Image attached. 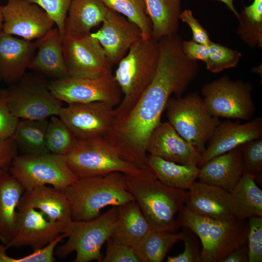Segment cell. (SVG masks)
Masks as SVG:
<instances>
[{"label": "cell", "mask_w": 262, "mask_h": 262, "mask_svg": "<svg viewBox=\"0 0 262 262\" xmlns=\"http://www.w3.org/2000/svg\"><path fill=\"white\" fill-rule=\"evenodd\" d=\"M24 191L22 185L8 171L0 177V241L6 246L16 234L17 210Z\"/></svg>", "instance_id": "25"}, {"label": "cell", "mask_w": 262, "mask_h": 262, "mask_svg": "<svg viewBox=\"0 0 262 262\" xmlns=\"http://www.w3.org/2000/svg\"><path fill=\"white\" fill-rule=\"evenodd\" d=\"M118 214L117 207L112 206L105 213L87 221L72 220L66 225L63 233L67 238L54 251L59 259H64L73 252L75 262H101V249L111 237Z\"/></svg>", "instance_id": "7"}, {"label": "cell", "mask_w": 262, "mask_h": 262, "mask_svg": "<svg viewBox=\"0 0 262 262\" xmlns=\"http://www.w3.org/2000/svg\"><path fill=\"white\" fill-rule=\"evenodd\" d=\"M18 220L16 234L6 246H31L40 249L55 239L65 225L50 221L40 211L33 208L18 207Z\"/></svg>", "instance_id": "17"}, {"label": "cell", "mask_w": 262, "mask_h": 262, "mask_svg": "<svg viewBox=\"0 0 262 262\" xmlns=\"http://www.w3.org/2000/svg\"><path fill=\"white\" fill-rule=\"evenodd\" d=\"M35 42L19 38L0 31V76L7 82L20 81L33 60Z\"/></svg>", "instance_id": "20"}, {"label": "cell", "mask_w": 262, "mask_h": 262, "mask_svg": "<svg viewBox=\"0 0 262 262\" xmlns=\"http://www.w3.org/2000/svg\"><path fill=\"white\" fill-rule=\"evenodd\" d=\"M248 248L246 244L229 253L222 262H248Z\"/></svg>", "instance_id": "47"}, {"label": "cell", "mask_w": 262, "mask_h": 262, "mask_svg": "<svg viewBox=\"0 0 262 262\" xmlns=\"http://www.w3.org/2000/svg\"><path fill=\"white\" fill-rule=\"evenodd\" d=\"M124 176L127 189L151 230L176 232L180 228L176 216L185 204L187 191L164 184L147 166L137 175Z\"/></svg>", "instance_id": "2"}, {"label": "cell", "mask_w": 262, "mask_h": 262, "mask_svg": "<svg viewBox=\"0 0 262 262\" xmlns=\"http://www.w3.org/2000/svg\"><path fill=\"white\" fill-rule=\"evenodd\" d=\"M185 244L182 253L176 256L167 257V262H202L201 254L196 240L186 231L182 240Z\"/></svg>", "instance_id": "42"}, {"label": "cell", "mask_w": 262, "mask_h": 262, "mask_svg": "<svg viewBox=\"0 0 262 262\" xmlns=\"http://www.w3.org/2000/svg\"><path fill=\"white\" fill-rule=\"evenodd\" d=\"M8 170V169L0 168V177Z\"/></svg>", "instance_id": "50"}, {"label": "cell", "mask_w": 262, "mask_h": 262, "mask_svg": "<svg viewBox=\"0 0 262 262\" xmlns=\"http://www.w3.org/2000/svg\"><path fill=\"white\" fill-rule=\"evenodd\" d=\"M248 262H262V216L248 218Z\"/></svg>", "instance_id": "38"}, {"label": "cell", "mask_w": 262, "mask_h": 262, "mask_svg": "<svg viewBox=\"0 0 262 262\" xmlns=\"http://www.w3.org/2000/svg\"><path fill=\"white\" fill-rule=\"evenodd\" d=\"M108 9L101 0H72L64 34L90 33L92 28L102 23Z\"/></svg>", "instance_id": "28"}, {"label": "cell", "mask_w": 262, "mask_h": 262, "mask_svg": "<svg viewBox=\"0 0 262 262\" xmlns=\"http://www.w3.org/2000/svg\"><path fill=\"white\" fill-rule=\"evenodd\" d=\"M35 42L37 51L29 68L53 79L69 76L63 55V36L58 28H53Z\"/></svg>", "instance_id": "24"}, {"label": "cell", "mask_w": 262, "mask_h": 262, "mask_svg": "<svg viewBox=\"0 0 262 262\" xmlns=\"http://www.w3.org/2000/svg\"><path fill=\"white\" fill-rule=\"evenodd\" d=\"M100 28L94 33L110 62L118 64L130 49L142 38L139 27L124 16L108 9Z\"/></svg>", "instance_id": "16"}, {"label": "cell", "mask_w": 262, "mask_h": 262, "mask_svg": "<svg viewBox=\"0 0 262 262\" xmlns=\"http://www.w3.org/2000/svg\"><path fill=\"white\" fill-rule=\"evenodd\" d=\"M49 120H19L12 136L23 154L49 152L46 145V131Z\"/></svg>", "instance_id": "31"}, {"label": "cell", "mask_w": 262, "mask_h": 262, "mask_svg": "<svg viewBox=\"0 0 262 262\" xmlns=\"http://www.w3.org/2000/svg\"><path fill=\"white\" fill-rule=\"evenodd\" d=\"M63 49L69 76L97 78L112 73L113 65L91 33L64 34Z\"/></svg>", "instance_id": "11"}, {"label": "cell", "mask_w": 262, "mask_h": 262, "mask_svg": "<svg viewBox=\"0 0 262 262\" xmlns=\"http://www.w3.org/2000/svg\"><path fill=\"white\" fill-rule=\"evenodd\" d=\"M110 10L123 15L136 25L144 39H151L152 25L146 12L144 0H101Z\"/></svg>", "instance_id": "33"}, {"label": "cell", "mask_w": 262, "mask_h": 262, "mask_svg": "<svg viewBox=\"0 0 262 262\" xmlns=\"http://www.w3.org/2000/svg\"><path fill=\"white\" fill-rule=\"evenodd\" d=\"M8 103L19 119L42 120L58 116L63 107L62 101L49 91L48 82L25 76L8 91Z\"/></svg>", "instance_id": "13"}, {"label": "cell", "mask_w": 262, "mask_h": 262, "mask_svg": "<svg viewBox=\"0 0 262 262\" xmlns=\"http://www.w3.org/2000/svg\"><path fill=\"white\" fill-rule=\"evenodd\" d=\"M3 22L2 6L0 5V31L2 30Z\"/></svg>", "instance_id": "49"}, {"label": "cell", "mask_w": 262, "mask_h": 262, "mask_svg": "<svg viewBox=\"0 0 262 262\" xmlns=\"http://www.w3.org/2000/svg\"><path fill=\"white\" fill-rule=\"evenodd\" d=\"M63 191L74 221L93 219L107 206H118L135 200L127 189L124 174L119 172L78 178Z\"/></svg>", "instance_id": "3"}, {"label": "cell", "mask_w": 262, "mask_h": 262, "mask_svg": "<svg viewBox=\"0 0 262 262\" xmlns=\"http://www.w3.org/2000/svg\"><path fill=\"white\" fill-rule=\"evenodd\" d=\"M18 147L13 137L0 141V168L8 169L17 155Z\"/></svg>", "instance_id": "45"}, {"label": "cell", "mask_w": 262, "mask_h": 262, "mask_svg": "<svg viewBox=\"0 0 262 262\" xmlns=\"http://www.w3.org/2000/svg\"><path fill=\"white\" fill-rule=\"evenodd\" d=\"M147 152L184 165H198L201 153L176 131L168 122H161L151 133Z\"/></svg>", "instance_id": "19"}, {"label": "cell", "mask_w": 262, "mask_h": 262, "mask_svg": "<svg viewBox=\"0 0 262 262\" xmlns=\"http://www.w3.org/2000/svg\"><path fill=\"white\" fill-rule=\"evenodd\" d=\"M117 207V219L111 238L135 249L151 230L150 227L135 200Z\"/></svg>", "instance_id": "26"}, {"label": "cell", "mask_w": 262, "mask_h": 262, "mask_svg": "<svg viewBox=\"0 0 262 262\" xmlns=\"http://www.w3.org/2000/svg\"><path fill=\"white\" fill-rule=\"evenodd\" d=\"M253 88L250 82L224 75L205 84L201 93L213 116L248 121L256 111L251 96Z\"/></svg>", "instance_id": "10"}, {"label": "cell", "mask_w": 262, "mask_h": 262, "mask_svg": "<svg viewBox=\"0 0 262 262\" xmlns=\"http://www.w3.org/2000/svg\"><path fill=\"white\" fill-rule=\"evenodd\" d=\"M178 34L158 42L159 59L155 75L130 113L116 122L106 136L119 149L122 158L138 167L146 166V147L172 94L180 97L196 78L197 61L189 59Z\"/></svg>", "instance_id": "1"}, {"label": "cell", "mask_w": 262, "mask_h": 262, "mask_svg": "<svg viewBox=\"0 0 262 262\" xmlns=\"http://www.w3.org/2000/svg\"><path fill=\"white\" fill-rule=\"evenodd\" d=\"M2 13V30L29 41L42 37L55 24L42 8L27 0H7Z\"/></svg>", "instance_id": "15"}, {"label": "cell", "mask_w": 262, "mask_h": 262, "mask_svg": "<svg viewBox=\"0 0 262 262\" xmlns=\"http://www.w3.org/2000/svg\"><path fill=\"white\" fill-rule=\"evenodd\" d=\"M53 95L67 104L103 101L114 107L121 102L122 92L112 73L97 78L68 76L48 82Z\"/></svg>", "instance_id": "12"}, {"label": "cell", "mask_w": 262, "mask_h": 262, "mask_svg": "<svg viewBox=\"0 0 262 262\" xmlns=\"http://www.w3.org/2000/svg\"><path fill=\"white\" fill-rule=\"evenodd\" d=\"M219 1H220L224 3H225L226 6L228 7V8L234 14V15L237 17L238 18L239 16V13L238 12V11L236 10L235 8L234 7L233 2L234 0H217Z\"/></svg>", "instance_id": "48"}, {"label": "cell", "mask_w": 262, "mask_h": 262, "mask_svg": "<svg viewBox=\"0 0 262 262\" xmlns=\"http://www.w3.org/2000/svg\"><path fill=\"white\" fill-rule=\"evenodd\" d=\"M181 46L185 56L190 60L197 61H207L209 55V45L197 43L191 40H182Z\"/></svg>", "instance_id": "44"}, {"label": "cell", "mask_w": 262, "mask_h": 262, "mask_svg": "<svg viewBox=\"0 0 262 262\" xmlns=\"http://www.w3.org/2000/svg\"><path fill=\"white\" fill-rule=\"evenodd\" d=\"M240 147L242 156L243 173L254 176L255 181L261 183L262 138L247 141Z\"/></svg>", "instance_id": "36"}, {"label": "cell", "mask_w": 262, "mask_h": 262, "mask_svg": "<svg viewBox=\"0 0 262 262\" xmlns=\"http://www.w3.org/2000/svg\"><path fill=\"white\" fill-rule=\"evenodd\" d=\"M188 190L185 204L193 212L219 220L233 218L228 191L200 181H195Z\"/></svg>", "instance_id": "21"}, {"label": "cell", "mask_w": 262, "mask_h": 262, "mask_svg": "<svg viewBox=\"0 0 262 262\" xmlns=\"http://www.w3.org/2000/svg\"><path fill=\"white\" fill-rule=\"evenodd\" d=\"M262 138V118L258 117L245 123L227 120L216 126L201 153L197 165L201 167L213 157L240 147L245 143Z\"/></svg>", "instance_id": "18"}, {"label": "cell", "mask_w": 262, "mask_h": 262, "mask_svg": "<svg viewBox=\"0 0 262 262\" xmlns=\"http://www.w3.org/2000/svg\"><path fill=\"white\" fill-rule=\"evenodd\" d=\"M146 164L164 184L185 190L196 181L199 171L197 165L180 164L150 154L147 156Z\"/></svg>", "instance_id": "30"}, {"label": "cell", "mask_w": 262, "mask_h": 262, "mask_svg": "<svg viewBox=\"0 0 262 262\" xmlns=\"http://www.w3.org/2000/svg\"><path fill=\"white\" fill-rule=\"evenodd\" d=\"M115 108L103 101L72 103L62 107L58 116L77 139L106 136L115 122Z\"/></svg>", "instance_id": "14"}, {"label": "cell", "mask_w": 262, "mask_h": 262, "mask_svg": "<svg viewBox=\"0 0 262 262\" xmlns=\"http://www.w3.org/2000/svg\"><path fill=\"white\" fill-rule=\"evenodd\" d=\"M1 81H2V79H1V78L0 76V82H1Z\"/></svg>", "instance_id": "51"}, {"label": "cell", "mask_w": 262, "mask_h": 262, "mask_svg": "<svg viewBox=\"0 0 262 262\" xmlns=\"http://www.w3.org/2000/svg\"><path fill=\"white\" fill-rule=\"evenodd\" d=\"M184 231L180 233L151 230L134 249L141 262H162L173 246L182 240Z\"/></svg>", "instance_id": "32"}, {"label": "cell", "mask_w": 262, "mask_h": 262, "mask_svg": "<svg viewBox=\"0 0 262 262\" xmlns=\"http://www.w3.org/2000/svg\"><path fill=\"white\" fill-rule=\"evenodd\" d=\"M106 253L101 262H141L134 249L111 237L106 241Z\"/></svg>", "instance_id": "40"}, {"label": "cell", "mask_w": 262, "mask_h": 262, "mask_svg": "<svg viewBox=\"0 0 262 262\" xmlns=\"http://www.w3.org/2000/svg\"><path fill=\"white\" fill-rule=\"evenodd\" d=\"M77 138L58 116H51L46 131V145L49 152L66 155Z\"/></svg>", "instance_id": "34"}, {"label": "cell", "mask_w": 262, "mask_h": 262, "mask_svg": "<svg viewBox=\"0 0 262 262\" xmlns=\"http://www.w3.org/2000/svg\"><path fill=\"white\" fill-rule=\"evenodd\" d=\"M243 174L240 147L215 156L199 168V181L221 187L230 192Z\"/></svg>", "instance_id": "22"}, {"label": "cell", "mask_w": 262, "mask_h": 262, "mask_svg": "<svg viewBox=\"0 0 262 262\" xmlns=\"http://www.w3.org/2000/svg\"><path fill=\"white\" fill-rule=\"evenodd\" d=\"M20 119L11 111L8 103V91H0V141L13 136Z\"/></svg>", "instance_id": "41"}, {"label": "cell", "mask_w": 262, "mask_h": 262, "mask_svg": "<svg viewBox=\"0 0 262 262\" xmlns=\"http://www.w3.org/2000/svg\"><path fill=\"white\" fill-rule=\"evenodd\" d=\"M18 207L41 212L50 221L66 225L71 217L70 205L64 191L48 185L25 191Z\"/></svg>", "instance_id": "23"}, {"label": "cell", "mask_w": 262, "mask_h": 262, "mask_svg": "<svg viewBox=\"0 0 262 262\" xmlns=\"http://www.w3.org/2000/svg\"><path fill=\"white\" fill-rule=\"evenodd\" d=\"M146 12L152 25L151 39L177 33L181 12L180 0H144Z\"/></svg>", "instance_id": "29"}, {"label": "cell", "mask_w": 262, "mask_h": 262, "mask_svg": "<svg viewBox=\"0 0 262 262\" xmlns=\"http://www.w3.org/2000/svg\"><path fill=\"white\" fill-rule=\"evenodd\" d=\"M159 54L158 41L141 38L118 63L114 77L124 96L115 108V123L130 113L151 82Z\"/></svg>", "instance_id": "5"}, {"label": "cell", "mask_w": 262, "mask_h": 262, "mask_svg": "<svg viewBox=\"0 0 262 262\" xmlns=\"http://www.w3.org/2000/svg\"><path fill=\"white\" fill-rule=\"evenodd\" d=\"M180 19L186 23L192 30L193 39L195 42L209 45L212 42L207 30L200 24L198 20L194 17L191 10H184L181 13Z\"/></svg>", "instance_id": "43"}, {"label": "cell", "mask_w": 262, "mask_h": 262, "mask_svg": "<svg viewBox=\"0 0 262 262\" xmlns=\"http://www.w3.org/2000/svg\"><path fill=\"white\" fill-rule=\"evenodd\" d=\"M230 193L233 217L246 220L262 216V190L257 185L254 176L243 173Z\"/></svg>", "instance_id": "27"}, {"label": "cell", "mask_w": 262, "mask_h": 262, "mask_svg": "<svg viewBox=\"0 0 262 262\" xmlns=\"http://www.w3.org/2000/svg\"><path fill=\"white\" fill-rule=\"evenodd\" d=\"M237 33L241 39L250 48H262V23L248 19L242 13L238 18Z\"/></svg>", "instance_id": "39"}, {"label": "cell", "mask_w": 262, "mask_h": 262, "mask_svg": "<svg viewBox=\"0 0 262 262\" xmlns=\"http://www.w3.org/2000/svg\"><path fill=\"white\" fill-rule=\"evenodd\" d=\"M165 109L168 121L179 134L203 153L220 122L209 112L203 99L193 92L184 97L170 98Z\"/></svg>", "instance_id": "8"}, {"label": "cell", "mask_w": 262, "mask_h": 262, "mask_svg": "<svg viewBox=\"0 0 262 262\" xmlns=\"http://www.w3.org/2000/svg\"><path fill=\"white\" fill-rule=\"evenodd\" d=\"M178 214L179 227L191 230L200 239L202 262H222L232 251L246 244L248 229L246 219L216 220L196 213L185 205Z\"/></svg>", "instance_id": "4"}, {"label": "cell", "mask_w": 262, "mask_h": 262, "mask_svg": "<svg viewBox=\"0 0 262 262\" xmlns=\"http://www.w3.org/2000/svg\"><path fill=\"white\" fill-rule=\"evenodd\" d=\"M66 156L78 178L114 172L135 175L141 169L124 160L118 148L105 136L77 139Z\"/></svg>", "instance_id": "6"}, {"label": "cell", "mask_w": 262, "mask_h": 262, "mask_svg": "<svg viewBox=\"0 0 262 262\" xmlns=\"http://www.w3.org/2000/svg\"><path fill=\"white\" fill-rule=\"evenodd\" d=\"M42 8L56 25L62 36L72 0H27Z\"/></svg>", "instance_id": "37"}, {"label": "cell", "mask_w": 262, "mask_h": 262, "mask_svg": "<svg viewBox=\"0 0 262 262\" xmlns=\"http://www.w3.org/2000/svg\"><path fill=\"white\" fill-rule=\"evenodd\" d=\"M8 171L25 191L45 185L63 191L78 179L69 166L66 155L50 152L17 155Z\"/></svg>", "instance_id": "9"}, {"label": "cell", "mask_w": 262, "mask_h": 262, "mask_svg": "<svg viewBox=\"0 0 262 262\" xmlns=\"http://www.w3.org/2000/svg\"><path fill=\"white\" fill-rule=\"evenodd\" d=\"M242 13L249 20L262 23V0H254L251 4L244 7Z\"/></svg>", "instance_id": "46"}, {"label": "cell", "mask_w": 262, "mask_h": 262, "mask_svg": "<svg viewBox=\"0 0 262 262\" xmlns=\"http://www.w3.org/2000/svg\"><path fill=\"white\" fill-rule=\"evenodd\" d=\"M209 48V57L205 63L207 69L213 73L235 67L242 57L239 51L212 41Z\"/></svg>", "instance_id": "35"}]
</instances>
